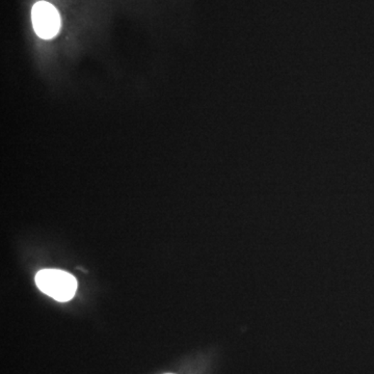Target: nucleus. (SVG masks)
I'll use <instances>...</instances> for the list:
<instances>
[{"instance_id": "1", "label": "nucleus", "mask_w": 374, "mask_h": 374, "mask_svg": "<svg viewBox=\"0 0 374 374\" xmlns=\"http://www.w3.org/2000/svg\"><path fill=\"white\" fill-rule=\"evenodd\" d=\"M36 284L43 294L58 301H70L78 290L75 277L60 269L40 270L36 276Z\"/></svg>"}, {"instance_id": "2", "label": "nucleus", "mask_w": 374, "mask_h": 374, "mask_svg": "<svg viewBox=\"0 0 374 374\" xmlns=\"http://www.w3.org/2000/svg\"><path fill=\"white\" fill-rule=\"evenodd\" d=\"M31 20L36 33L42 39H53L60 31V14L49 2H37L31 11Z\"/></svg>"}]
</instances>
